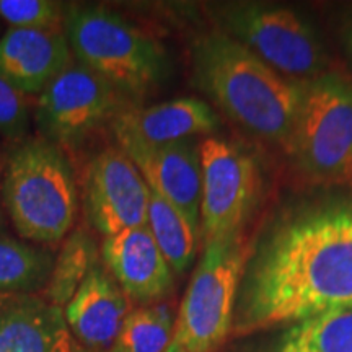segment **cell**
I'll return each instance as SVG.
<instances>
[{
  "mask_svg": "<svg viewBox=\"0 0 352 352\" xmlns=\"http://www.w3.org/2000/svg\"><path fill=\"white\" fill-rule=\"evenodd\" d=\"M352 303V204L311 209L264 241L241 279L232 331L248 334Z\"/></svg>",
  "mask_w": 352,
  "mask_h": 352,
  "instance_id": "6da1fadb",
  "label": "cell"
},
{
  "mask_svg": "<svg viewBox=\"0 0 352 352\" xmlns=\"http://www.w3.org/2000/svg\"><path fill=\"white\" fill-rule=\"evenodd\" d=\"M196 87L223 113L259 139L287 147L300 104L302 82H292L264 64L220 30L191 44Z\"/></svg>",
  "mask_w": 352,
  "mask_h": 352,
  "instance_id": "7a4b0ae2",
  "label": "cell"
},
{
  "mask_svg": "<svg viewBox=\"0 0 352 352\" xmlns=\"http://www.w3.org/2000/svg\"><path fill=\"white\" fill-rule=\"evenodd\" d=\"M2 201L23 240L56 245L74 230L78 189L63 148L44 138L26 140L6 162Z\"/></svg>",
  "mask_w": 352,
  "mask_h": 352,
  "instance_id": "3957f363",
  "label": "cell"
},
{
  "mask_svg": "<svg viewBox=\"0 0 352 352\" xmlns=\"http://www.w3.org/2000/svg\"><path fill=\"white\" fill-rule=\"evenodd\" d=\"M64 32L77 63L103 77L129 101L155 90L168 76L164 46L107 8H69Z\"/></svg>",
  "mask_w": 352,
  "mask_h": 352,
  "instance_id": "277c9868",
  "label": "cell"
},
{
  "mask_svg": "<svg viewBox=\"0 0 352 352\" xmlns=\"http://www.w3.org/2000/svg\"><path fill=\"white\" fill-rule=\"evenodd\" d=\"M315 182L352 186V82L323 74L302 82L296 126L287 144Z\"/></svg>",
  "mask_w": 352,
  "mask_h": 352,
  "instance_id": "5b68a950",
  "label": "cell"
},
{
  "mask_svg": "<svg viewBox=\"0 0 352 352\" xmlns=\"http://www.w3.org/2000/svg\"><path fill=\"white\" fill-rule=\"evenodd\" d=\"M246 266L243 232L204 243L176 316L173 344L183 352H215L232 333L235 298Z\"/></svg>",
  "mask_w": 352,
  "mask_h": 352,
  "instance_id": "8992f818",
  "label": "cell"
},
{
  "mask_svg": "<svg viewBox=\"0 0 352 352\" xmlns=\"http://www.w3.org/2000/svg\"><path fill=\"white\" fill-rule=\"evenodd\" d=\"M215 16L220 32L283 77L305 82L327 74L329 57L318 33L292 8L263 2L222 3Z\"/></svg>",
  "mask_w": 352,
  "mask_h": 352,
  "instance_id": "52a82bcc",
  "label": "cell"
},
{
  "mask_svg": "<svg viewBox=\"0 0 352 352\" xmlns=\"http://www.w3.org/2000/svg\"><path fill=\"white\" fill-rule=\"evenodd\" d=\"M131 104L103 77L72 63L39 95L36 122L51 144L76 147L100 127L113 124Z\"/></svg>",
  "mask_w": 352,
  "mask_h": 352,
  "instance_id": "ba28073f",
  "label": "cell"
},
{
  "mask_svg": "<svg viewBox=\"0 0 352 352\" xmlns=\"http://www.w3.org/2000/svg\"><path fill=\"white\" fill-rule=\"evenodd\" d=\"M199 152L201 233L204 243H208L243 230L258 204L261 175L253 157L226 139H204Z\"/></svg>",
  "mask_w": 352,
  "mask_h": 352,
  "instance_id": "9c48e42d",
  "label": "cell"
},
{
  "mask_svg": "<svg viewBox=\"0 0 352 352\" xmlns=\"http://www.w3.org/2000/svg\"><path fill=\"white\" fill-rule=\"evenodd\" d=\"M82 189L88 226L103 239L147 226L151 189L120 147L104 148L88 162Z\"/></svg>",
  "mask_w": 352,
  "mask_h": 352,
  "instance_id": "30bf717a",
  "label": "cell"
},
{
  "mask_svg": "<svg viewBox=\"0 0 352 352\" xmlns=\"http://www.w3.org/2000/svg\"><path fill=\"white\" fill-rule=\"evenodd\" d=\"M114 139L118 147L138 166L148 189L175 206L199 232L202 171L196 140L151 145L127 135H114Z\"/></svg>",
  "mask_w": 352,
  "mask_h": 352,
  "instance_id": "8fae6325",
  "label": "cell"
},
{
  "mask_svg": "<svg viewBox=\"0 0 352 352\" xmlns=\"http://www.w3.org/2000/svg\"><path fill=\"white\" fill-rule=\"evenodd\" d=\"M101 261L131 302L140 305L166 300L175 272L166 263L147 226L103 239Z\"/></svg>",
  "mask_w": 352,
  "mask_h": 352,
  "instance_id": "7c38bea8",
  "label": "cell"
},
{
  "mask_svg": "<svg viewBox=\"0 0 352 352\" xmlns=\"http://www.w3.org/2000/svg\"><path fill=\"white\" fill-rule=\"evenodd\" d=\"M131 311V300L103 261L90 271L76 296L64 307L72 340L85 352L113 349Z\"/></svg>",
  "mask_w": 352,
  "mask_h": 352,
  "instance_id": "4fadbf2b",
  "label": "cell"
},
{
  "mask_svg": "<svg viewBox=\"0 0 352 352\" xmlns=\"http://www.w3.org/2000/svg\"><path fill=\"white\" fill-rule=\"evenodd\" d=\"M64 310L34 292H0V352H74Z\"/></svg>",
  "mask_w": 352,
  "mask_h": 352,
  "instance_id": "5bb4252c",
  "label": "cell"
},
{
  "mask_svg": "<svg viewBox=\"0 0 352 352\" xmlns=\"http://www.w3.org/2000/svg\"><path fill=\"white\" fill-rule=\"evenodd\" d=\"M72 57L65 32L10 28L0 38V74L21 95H41Z\"/></svg>",
  "mask_w": 352,
  "mask_h": 352,
  "instance_id": "9a60e30c",
  "label": "cell"
},
{
  "mask_svg": "<svg viewBox=\"0 0 352 352\" xmlns=\"http://www.w3.org/2000/svg\"><path fill=\"white\" fill-rule=\"evenodd\" d=\"M220 121L206 101L176 98L152 107L131 104L113 121L114 135H127L144 144L164 145L212 134Z\"/></svg>",
  "mask_w": 352,
  "mask_h": 352,
  "instance_id": "2e32d148",
  "label": "cell"
},
{
  "mask_svg": "<svg viewBox=\"0 0 352 352\" xmlns=\"http://www.w3.org/2000/svg\"><path fill=\"white\" fill-rule=\"evenodd\" d=\"M100 261L101 253L94 235L87 228H74L54 256L44 297L57 307H65Z\"/></svg>",
  "mask_w": 352,
  "mask_h": 352,
  "instance_id": "e0dca14e",
  "label": "cell"
},
{
  "mask_svg": "<svg viewBox=\"0 0 352 352\" xmlns=\"http://www.w3.org/2000/svg\"><path fill=\"white\" fill-rule=\"evenodd\" d=\"M147 227L176 276L189 270L197 252V232L168 201L151 191Z\"/></svg>",
  "mask_w": 352,
  "mask_h": 352,
  "instance_id": "ac0fdd59",
  "label": "cell"
},
{
  "mask_svg": "<svg viewBox=\"0 0 352 352\" xmlns=\"http://www.w3.org/2000/svg\"><path fill=\"white\" fill-rule=\"evenodd\" d=\"M279 352H352V303L297 323Z\"/></svg>",
  "mask_w": 352,
  "mask_h": 352,
  "instance_id": "d6986e66",
  "label": "cell"
},
{
  "mask_svg": "<svg viewBox=\"0 0 352 352\" xmlns=\"http://www.w3.org/2000/svg\"><path fill=\"white\" fill-rule=\"evenodd\" d=\"M54 254L43 246L0 239V292H36L50 280Z\"/></svg>",
  "mask_w": 352,
  "mask_h": 352,
  "instance_id": "ffe728a7",
  "label": "cell"
},
{
  "mask_svg": "<svg viewBox=\"0 0 352 352\" xmlns=\"http://www.w3.org/2000/svg\"><path fill=\"white\" fill-rule=\"evenodd\" d=\"M175 324L168 300L140 307L127 315L116 346L124 352H166L173 342Z\"/></svg>",
  "mask_w": 352,
  "mask_h": 352,
  "instance_id": "44dd1931",
  "label": "cell"
},
{
  "mask_svg": "<svg viewBox=\"0 0 352 352\" xmlns=\"http://www.w3.org/2000/svg\"><path fill=\"white\" fill-rule=\"evenodd\" d=\"M67 10L54 0H0V16L12 28L64 32Z\"/></svg>",
  "mask_w": 352,
  "mask_h": 352,
  "instance_id": "7402d4cb",
  "label": "cell"
},
{
  "mask_svg": "<svg viewBox=\"0 0 352 352\" xmlns=\"http://www.w3.org/2000/svg\"><path fill=\"white\" fill-rule=\"evenodd\" d=\"M28 124V101L0 74V132L8 138H19L25 134Z\"/></svg>",
  "mask_w": 352,
  "mask_h": 352,
  "instance_id": "603a6c76",
  "label": "cell"
},
{
  "mask_svg": "<svg viewBox=\"0 0 352 352\" xmlns=\"http://www.w3.org/2000/svg\"><path fill=\"white\" fill-rule=\"evenodd\" d=\"M342 41H344V47L352 60V10L347 13L344 23H342Z\"/></svg>",
  "mask_w": 352,
  "mask_h": 352,
  "instance_id": "cb8c5ba5",
  "label": "cell"
},
{
  "mask_svg": "<svg viewBox=\"0 0 352 352\" xmlns=\"http://www.w3.org/2000/svg\"><path fill=\"white\" fill-rule=\"evenodd\" d=\"M6 236V217H3V210L0 208V239Z\"/></svg>",
  "mask_w": 352,
  "mask_h": 352,
  "instance_id": "d4e9b609",
  "label": "cell"
},
{
  "mask_svg": "<svg viewBox=\"0 0 352 352\" xmlns=\"http://www.w3.org/2000/svg\"><path fill=\"white\" fill-rule=\"evenodd\" d=\"M166 352H183V351L179 349V347H176V346L173 344V342H171L170 347H168V351H166Z\"/></svg>",
  "mask_w": 352,
  "mask_h": 352,
  "instance_id": "484cf974",
  "label": "cell"
},
{
  "mask_svg": "<svg viewBox=\"0 0 352 352\" xmlns=\"http://www.w3.org/2000/svg\"><path fill=\"white\" fill-rule=\"evenodd\" d=\"M107 352H124V351H122V349H121V347L114 346V347H113V349H109V351H107Z\"/></svg>",
  "mask_w": 352,
  "mask_h": 352,
  "instance_id": "4316f807",
  "label": "cell"
},
{
  "mask_svg": "<svg viewBox=\"0 0 352 352\" xmlns=\"http://www.w3.org/2000/svg\"><path fill=\"white\" fill-rule=\"evenodd\" d=\"M74 352H85L83 349H80V347H78L77 344H76V349H74Z\"/></svg>",
  "mask_w": 352,
  "mask_h": 352,
  "instance_id": "83f0119b",
  "label": "cell"
}]
</instances>
